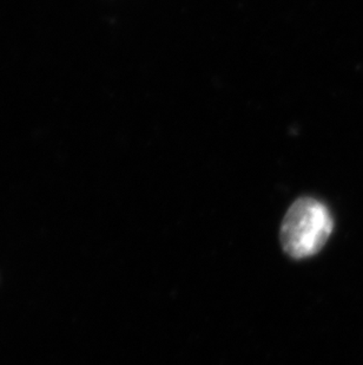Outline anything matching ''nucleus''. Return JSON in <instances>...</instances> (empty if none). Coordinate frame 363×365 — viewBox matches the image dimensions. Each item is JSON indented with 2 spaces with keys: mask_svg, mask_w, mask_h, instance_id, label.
<instances>
[{
  "mask_svg": "<svg viewBox=\"0 0 363 365\" xmlns=\"http://www.w3.org/2000/svg\"><path fill=\"white\" fill-rule=\"evenodd\" d=\"M332 227V214L325 203L301 197L291 205L282 222V247L293 258H308L322 250Z\"/></svg>",
  "mask_w": 363,
  "mask_h": 365,
  "instance_id": "obj_1",
  "label": "nucleus"
}]
</instances>
